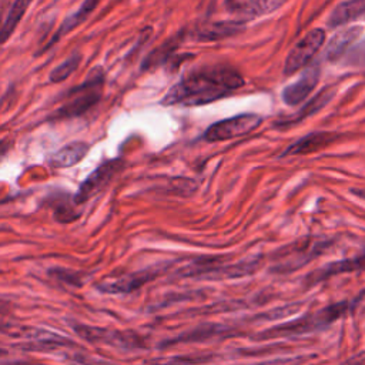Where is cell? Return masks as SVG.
I'll list each match as a JSON object with an SVG mask.
<instances>
[{
	"instance_id": "cell-1",
	"label": "cell",
	"mask_w": 365,
	"mask_h": 365,
	"mask_svg": "<svg viewBox=\"0 0 365 365\" xmlns=\"http://www.w3.org/2000/svg\"><path fill=\"white\" fill-rule=\"evenodd\" d=\"M244 86L242 76L232 67L212 66L184 74L163 97L164 106H204L230 96Z\"/></svg>"
},
{
	"instance_id": "cell-2",
	"label": "cell",
	"mask_w": 365,
	"mask_h": 365,
	"mask_svg": "<svg viewBox=\"0 0 365 365\" xmlns=\"http://www.w3.org/2000/svg\"><path fill=\"white\" fill-rule=\"evenodd\" d=\"M103 86L104 73L101 68H94L86 81L70 90L66 96V101L56 110L53 117L57 120H67L84 114L101 98Z\"/></svg>"
},
{
	"instance_id": "cell-3",
	"label": "cell",
	"mask_w": 365,
	"mask_h": 365,
	"mask_svg": "<svg viewBox=\"0 0 365 365\" xmlns=\"http://www.w3.org/2000/svg\"><path fill=\"white\" fill-rule=\"evenodd\" d=\"M261 123L262 117L258 114H238L211 124L204 133V140L208 143H218L237 138L254 131L261 125Z\"/></svg>"
},
{
	"instance_id": "cell-4",
	"label": "cell",
	"mask_w": 365,
	"mask_h": 365,
	"mask_svg": "<svg viewBox=\"0 0 365 365\" xmlns=\"http://www.w3.org/2000/svg\"><path fill=\"white\" fill-rule=\"evenodd\" d=\"M71 327L78 336L93 344L103 342L113 346L128 348V349L144 346V339L138 334L131 331H111V329L90 327L78 322H74Z\"/></svg>"
},
{
	"instance_id": "cell-5",
	"label": "cell",
	"mask_w": 365,
	"mask_h": 365,
	"mask_svg": "<svg viewBox=\"0 0 365 365\" xmlns=\"http://www.w3.org/2000/svg\"><path fill=\"white\" fill-rule=\"evenodd\" d=\"M327 38L324 29H312L307 33L288 53L284 63V74L291 76L295 71L305 67L312 57L318 53V50L324 46Z\"/></svg>"
},
{
	"instance_id": "cell-6",
	"label": "cell",
	"mask_w": 365,
	"mask_h": 365,
	"mask_svg": "<svg viewBox=\"0 0 365 365\" xmlns=\"http://www.w3.org/2000/svg\"><path fill=\"white\" fill-rule=\"evenodd\" d=\"M123 160L113 158L101 164L98 168H96L80 185L74 195V205H80L86 201H88L93 195H96L98 191H101L113 178L114 175L123 168Z\"/></svg>"
},
{
	"instance_id": "cell-7",
	"label": "cell",
	"mask_w": 365,
	"mask_h": 365,
	"mask_svg": "<svg viewBox=\"0 0 365 365\" xmlns=\"http://www.w3.org/2000/svg\"><path fill=\"white\" fill-rule=\"evenodd\" d=\"M319 80V67L312 66L304 74L289 86H287L282 90V101L287 106H297L301 101H304L315 88L317 83Z\"/></svg>"
},
{
	"instance_id": "cell-8",
	"label": "cell",
	"mask_w": 365,
	"mask_h": 365,
	"mask_svg": "<svg viewBox=\"0 0 365 365\" xmlns=\"http://www.w3.org/2000/svg\"><path fill=\"white\" fill-rule=\"evenodd\" d=\"M339 135L329 131H314L308 135L301 137L295 143H292L288 148L284 150L282 155H305L311 153H317L319 150H324L329 144H332Z\"/></svg>"
},
{
	"instance_id": "cell-9",
	"label": "cell",
	"mask_w": 365,
	"mask_h": 365,
	"mask_svg": "<svg viewBox=\"0 0 365 365\" xmlns=\"http://www.w3.org/2000/svg\"><path fill=\"white\" fill-rule=\"evenodd\" d=\"M157 275H158L157 269H145V271L125 275L113 282L101 284V285H98V289L103 292H107V294H128V292L138 289L148 281L154 279Z\"/></svg>"
},
{
	"instance_id": "cell-10",
	"label": "cell",
	"mask_w": 365,
	"mask_h": 365,
	"mask_svg": "<svg viewBox=\"0 0 365 365\" xmlns=\"http://www.w3.org/2000/svg\"><path fill=\"white\" fill-rule=\"evenodd\" d=\"M90 145L84 141H73L54 151L48 158V165L53 168H68L78 164L88 153Z\"/></svg>"
},
{
	"instance_id": "cell-11",
	"label": "cell",
	"mask_w": 365,
	"mask_h": 365,
	"mask_svg": "<svg viewBox=\"0 0 365 365\" xmlns=\"http://www.w3.org/2000/svg\"><path fill=\"white\" fill-rule=\"evenodd\" d=\"M334 93H335V91H334L331 87H327V88L321 90V91H319L315 97H312L297 114L282 118V120L277 124V127L285 128V127H291V125H294V124H297V123H301V121L305 120L307 117L315 114V113L319 111L322 107H325V106L331 101Z\"/></svg>"
},
{
	"instance_id": "cell-12",
	"label": "cell",
	"mask_w": 365,
	"mask_h": 365,
	"mask_svg": "<svg viewBox=\"0 0 365 365\" xmlns=\"http://www.w3.org/2000/svg\"><path fill=\"white\" fill-rule=\"evenodd\" d=\"M242 29H244V21H241L238 19L210 23V24L198 29L197 38L201 41L222 40L225 37H231V36L240 33Z\"/></svg>"
},
{
	"instance_id": "cell-13",
	"label": "cell",
	"mask_w": 365,
	"mask_h": 365,
	"mask_svg": "<svg viewBox=\"0 0 365 365\" xmlns=\"http://www.w3.org/2000/svg\"><path fill=\"white\" fill-rule=\"evenodd\" d=\"M362 34V26H354L344 29L338 31L336 34L332 36L329 40L327 50H325V57L329 61H336L345 51L346 48Z\"/></svg>"
},
{
	"instance_id": "cell-14",
	"label": "cell",
	"mask_w": 365,
	"mask_h": 365,
	"mask_svg": "<svg viewBox=\"0 0 365 365\" xmlns=\"http://www.w3.org/2000/svg\"><path fill=\"white\" fill-rule=\"evenodd\" d=\"M98 1H100V0H84V1L81 3V6L61 23V26L58 27V30L56 31V34L53 36V38L48 41V44L46 46V48L50 47V46H53V44H56V43L60 40L61 36H66L67 33H70L71 30H74L78 24H81L83 21H86L87 17H88V16L94 11V9L97 7Z\"/></svg>"
},
{
	"instance_id": "cell-15",
	"label": "cell",
	"mask_w": 365,
	"mask_h": 365,
	"mask_svg": "<svg viewBox=\"0 0 365 365\" xmlns=\"http://www.w3.org/2000/svg\"><path fill=\"white\" fill-rule=\"evenodd\" d=\"M365 14V0H346L339 3L329 14L328 26L339 27Z\"/></svg>"
},
{
	"instance_id": "cell-16",
	"label": "cell",
	"mask_w": 365,
	"mask_h": 365,
	"mask_svg": "<svg viewBox=\"0 0 365 365\" xmlns=\"http://www.w3.org/2000/svg\"><path fill=\"white\" fill-rule=\"evenodd\" d=\"M285 1L287 0H247L237 10L238 20L245 23L247 20L269 14L278 10Z\"/></svg>"
},
{
	"instance_id": "cell-17",
	"label": "cell",
	"mask_w": 365,
	"mask_h": 365,
	"mask_svg": "<svg viewBox=\"0 0 365 365\" xmlns=\"http://www.w3.org/2000/svg\"><path fill=\"white\" fill-rule=\"evenodd\" d=\"M31 1L33 0H14L11 3L10 10L7 11L4 21L0 27V44L6 43L10 38V36L14 33L17 24L21 21V19L26 14Z\"/></svg>"
},
{
	"instance_id": "cell-18",
	"label": "cell",
	"mask_w": 365,
	"mask_h": 365,
	"mask_svg": "<svg viewBox=\"0 0 365 365\" xmlns=\"http://www.w3.org/2000/svg\"><path fill=\"white\" fill-rule=\"evenodd\" d=\"M80 63H81V54L80 53L71 54L61 64H58L54 70L50 71V76H48L50 81L57 84V83H61V81L67 80L78 68Z\"/></svg>"
},
{
	"instance_id": "cell-19",
	"label": "cell",
	"mask_w": 365,
	"mask_h": 365,
	"mask_svg": "<svg viewBox=\"0 0 365 365\" xmlns=\"http://www.w3.org/2000/svg\"><path fill=\"white\" fill-rule=\"evenodd\" d=\"M177 46V41L175 40H168L167 43H164L161 47H158L157 50H154L145 60V67H150V66H155L158 64L160 61H163L164 58H167L173 50Z\"/></svg>"
},
{
	"instance_id": "cell-20",
	"label": "cell",
	"mask_w": 365,
	"mask_h": 365,
	"mask_svg": "<svg viewBox=\"0 0 365 365\" xmlns=\"http://www.w3.org/2000/svg\"><path fill=\"white\" fill-rule=\"evenodd\" d=\"M48 274L54 278H57L58 281H63L68 285H74V287H81V274L71 271V269H66V268H53L48 271Z\"/></svg>"
},
{
	"instance_id": "cell-21",
	"label": "cell",
	"mask_w": 365,
	"mask_h": 365,
	"mask_svg": "<svg viewBox=\"0 0 365 365\" xmlns=\"http://www.w3.org/2000/svg\"><path fill=\"white\" fill-rule=\"evenodd\" d=\"M11 148V143L7 140H0V163L7 157V153Z\"/></svg>"
},
{
	"instance_id": "cell-22",
	"label": "cell",
	"mask_w": 365,
	"mask_h": 365,
	"mask_svg": "<svg viewBox=\"0 0 365 365\" xmlns=\"http://www.w3.org/2000/svg\"><path fill=\"white\" fill-rule=\"evenodd\" d=\"M3 365H46V364H37V362H30V361H10Z\"/></svg>"
},
{
	"instance_id": "cell-23",
	"label": "cell",
	"mask_w": 365,
	"mask_h": 365,
	"mask_svg": "<svg viewBox=\"0 0 365 365\" xmlns=\"http://www.w3.org/2000/svg\"><path fill=\"white\" fill-rule=\"evenodd\" d=\"M352 192H354V194H356L358 197L365 198V190H352Z\"/></svg>"
}]
</instances>
